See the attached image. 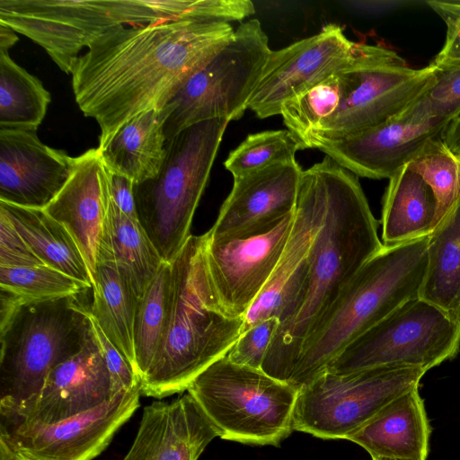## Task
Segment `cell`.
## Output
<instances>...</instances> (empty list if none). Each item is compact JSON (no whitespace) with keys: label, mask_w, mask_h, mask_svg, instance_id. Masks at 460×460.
<instances>
[{"label":"cell","mask_w":460,"mask_h":460,"mask_svg":"<svg viewBox=\"0 0 460 460\" xmlns=\"http://www.w3.org/2000/svg\"><path fill=\"white\" fill-rule=\"evenodd\" d=\"M254 13L249 0H195L178 17L120 26L92 43L70 74L76 104L99 125V146L129 119L165 106L232 39L229 22Z\"/></svg>","instance_id":"cell-1"},{"label":"cell","mask_w":460,"mask_h":460,"mask_svg":"<svg viewBox=\"0 0 460 460\" xmlns=\"http://www.w3.org/2000/svg\"><path fill=\"white\" fill-rule=\"evenodd\" d=\"M326 208L312 244L302 297L279 323L261 370L288 384L301 348L360 268L384 244L358 176L325 155Z\"/></svg>","instance_id":"cell-2"},{"label":"cell","mask_w":460,"mask_h":460,"mask_svg":"<svg viewBox=\"0 0 460 460\" xmlns=\"http://www.w3.org/2000/svg\"><path fill=\"white\" fill-rule=\"evenodd\" d=\"M207 233L190 235L171 264L170 314L163 343L141 379V395L164 398L225 357L242 334L244 317L223 307L206 259Z\"/></svg>","instance_id":"cell-3"},{"label":"cell","mask_w":460,"mask_h":460,"mask_svg":"<svg viewBox=\"0 0 460 460\" xmlns=\"http://www.w3.org/2000/svg\"><path fill=\"white\" fill-rule=\"evenodd\" d=\"M428 238L384 245L360 268L305 339L288 385L299 390L311 383L355 339L419 297Z\"/></svg>","instance_id":"cell-4"},{"label":"cell","mask_w":460,"mask_h":460,"mask_svg":"<svg viewBox=\"0 0 460 460\" xmlns=\"http://www.w3.org/2000/svg\"><path fill=\"white\" fill-rule=\"evenodd\" d=\"M90 314L73 295L24 303L0 327V419L22 411L49 374L82 349Z\"/></svg>","instance_id":"cell-5"},{"label":"cell","mask_w":460,"mask_h":460,"mask_svg":"<svg viewBox=\"0 0 460 460\" xmlns=\"http://www.w3.org/2000/svg\"><path fill=\"white\" fill-rule=\"evenodd\" d=\"M229 120L194 124L166 142L158 173L134 184L138 221L163 261L171 263L190 234L196 208Z\"/></svg>","instance_id":"cell-6"},{"label":"cell","mask_w":460,"mask_h":460,"mask_svg":"<svg viewBox=\"0 0 460 460\" xmlns=\"http://www.w3.org/2000/svg\"><path fill=\"white\" fill-rule=\"evenodd\" d=\"M195 0H0V22L45 49L70 74L84 48L120 26L178 17Z\"/></svg>","instance_id":"cell-7"},{"label":"cell","mask_w":460,"mask_h":460,"mask_svg":"<svg viewBox=\"0 0 460 460\" xmlns=\"http://www.w3.org/2000/svg\"><path fill=\"white\" fill-rule=\"evenodd\" d=\"M186 391L223 439L278 446L294 430L299 390L226 356L197 376Z\"/></svg>","instance_id":"cell-8"},{"label":"cell","mask_w":460,"mask_h":460,"mask_svg":"<svg viewBox=\"0 0 460 460\" xmlns=\"http://www.w3.org/2000/svg\"><path fill=\"white\" fill-rule=\"evenodd\" d=\"M341 100L337 110L311 135L338 139L394 119L435 81L431 64L413 69L393 50L355 43L348 63L337 72Z\"/></svg>","instance_id":"cell-9"},{"label":"cell","mask_w":460,"mask_h":460,"mask_svg":"<svg viewBox=\"0 0 460 460\" xmlns=\"http://www.w3.org/2000/svg\"><path fill=\"white\" fill-rule=\"evenodd\" d=\"M271 49L258 19L242 22L232 39L177 91L168 104L166 140L201 121L240 119Z\"/></svg>","instance_id":"cell-10"},{"label":"cell","mask_w":460,"mask_h":460,"mask_svg":"<svg viewBox=\"0 0 460 460\" xmlns=\"http://www.w3.org/2000/svg\"><path fill=\"white\" fill-rule=\"evenodd\" d=\"M426 372L392 366L324 371L299 389L293 429L323 439H348L390 402L418 388Z\"/></svg>","instance_id":"cell-11"},{"label":"cell","mask_w":460,"mask_h":460,"mask_svg":"<svg viewBox=\"0 0 460 460\" xmlns=\"http://www.w3.org/2000/svg\"><path fill=\"white\" fill-rule=\"evenodd\" d=\"M460 349V323L443 310L412 298L350 342L326 371L346 374L392 366L429 369Z\"/></svg>","instance_id":"cell-12"},{"label":"cell","mask_w":460,"mask_h":460,"mask_svg":"<svg viewBox=\"0 0 460 460\" xmlns=\"http://www.w3.org/2000/svg\"><path fill=\"white\" fill-rule=\"evenodd\" d=\"M325 163L302 172L292 229L267 285L244 316L242 333L269 318L286 321L296 308L305 288L313 242L326 208Z\"/></svg>","instance_id":"cell-13"},{"label":"cell","mask_w":460,"mask_h":460,"mask_svg":"<svg viewBox=\"0 0 460 460\" xmlns=\"http://www.w3.org/2000/svg\"><path fill=\"white\" fill-rule=\"evenodd\" d=\"M140 388L50 425H0V440L31 460H93L138 409Z\"/></svg>","instance_id":"cell-14"},{"label":"cell","mask_w":460,"mask_h":460,"mask_svg":"<svg viewBox=\"0 0 460 460\" xmlns=\"http://www.w3.org/2000/svg\"><path fill=\"white\" fill-rule=\"evenodd\" d=\"M354 46L341 26L329 23L313 36L271 50L247 109L260 119L280 115L288 101L340 71Z\"/></svg>","instance_id":"cell-15"},{"label":"cell","mask_w":460,"mask_h":460,"mask_svg":"<svg viewBox=\"0 0 460 460\" xmlns=\"http://www.w3.org/2000/svg\"><path fill=\"white\" fill-rule=\"evenodd\" d=\"M449 120L405 110L400 117L338 139H318V148L358 177L390 179L431 138H442Z\"/></svg>","instance_id":"cell-16"},{"label":"cell","mask_w":460,"mask_h":460,"mask_svg":"<svg viewBox=\"0 0 460 460\" xmlns=\"http://www.w3.org/2000/svg\"><path fill=\"white\" fill-rule=\"evenodd\" d=\"M294 214L261 235L212 239L207 232L208 273L229 314L244 317L267 285L288 243Z\"/></svg>","instance_id":"cell-17"},{"label":"cell","mask_w":460,"mask_h":460,"mask_svg":"<svg viewBox=\"0 0 460 460\" xmlns=\"http://www.w3.org/2000/svg\"><path fill=\"white\" fill-rule=\"evenodd\" d=\"M302 172L293 161L234 178L233 188L208 231L209 237L245 238L276 227L295 212Z\"/></svg>","instance_id":"cell-18"},{"label":"cell","mask_w":460,"mask_h":460,"mask_svg":"<svg viewBox=\"0 0 460 460\" xmlns=\"http://www.w3.org/2000/svg\"><path fill=\"white\" fill-rule=\"evenodd\" d=\"M113 396L105 358L92 325L82 349L49 374L40 393L22 411L0 419V425H50L90 411Z\"/></svg>","instance_id":"cell-19"},{"label":"cell","mask_w":460,"mask_h":460,"mask_svg":"<svg viewBox=\"0 0 460 460\" xmlns=\"http://www.w3.org/2000/svg\"><path fill=\"white\" fill-rule=\"evenodd\" d=\"M74 157L43 144L37 128H0V200L45 208L60 192Z\"/></svg>","instance_id":"cell-20"},{"label":"cell","mask_w":460,"mask_h":460,"mask_svg":"<svg viewBox=\"0 0 460 460\" xmlns=\"http://www.w3.org/2000/svg\"><path fill=\"white\" fill-rule=\"evenodd\" d=\"M109 194V170L98 147L74 157L72 173L44 210L63 225L77 243L93 287Z\"/></svg>","instance_id":"cell-21"},{"label":"cell","mask_w":460,"mask_h":460,"mask_svg":"<svg viewBox=\"0 0 460 460\" xmlns=\"http://www.w3.org/2000/svg\"><path fill=\"white\" fill-rule=\"evenodd\" d=\"M218 433L190 394L144 408L135 439L122 460H198Z\"/></svg>","instance_id":"cell-22"},{"label":"cell","mask_w":460,"mask_h":460,"mask_svg":"<svg viewBox=\"0 0 460 460\" xmlns=\"http://www.w3.org/2000/svg\"><path fill=\"white\" fill-rule=\"evenodd\" d=\"M418 388L390 402L348 440L372 459L426 460L430 427Z\"/></svg>","instance_id":"cell-23"},{"label":"cell","mask_w":460,"mask_h":460,"mask_svg":"<svg viewBox=\"0 0 460 460\" xmlns=\"http://www.w3.org/2000/svg\"><path fill=\"white\" fill-rule=\"evenodd\" d=\"M172 111L161 109L142 112L127 120L98 148L107 169L137 184L154 178L165 157L164 123Z\"/></svg>","instance_id":"cell-24"},{"label":"cell","mask_w":460,"mask_h":460,"mask_svg":"<svg viewBox=\"0 0 460 460\" xmlns=\"http://www.w3.org/2000/svg\"><path fill=\"white\" fill-rule=\"evenodd\" d=\"M434 192L408 165L389 179L382 210V241L394 245L429 235L436 226Z\"/></svg>","instance_id":"cell-25"},{"label":"cell","mask_w":460,"mask_h":460,"mask_svg":"<svg viewBox=\"0 0 460 460\" xmlns=\"http://www.w3.org/2000/svg\"><path fill=\"white\" fill-rule=\"evenodd\" d=\"M0 210L45 265L93 288L86 262L75 239L44 208H26L0 200Z\"/></svg>","instance_id":"cell-26"},{"label":"cell","mask_w":460,"mask_h":460,"mask_svg":"<svg viewBox=\"0 0 460 460\" xmlns=\"http://www.w3.org/2000/svg\"><path fill=\"white\" fill-rule=\"evenodd\" d=\"M99 257L113 260L126 274L138 298L164 262L138 219L122 213L109 194Z\"/></svg>","instance_id":"cell-27"},{"label":"cell","mask_w":460,"mask_h":460,"mask_svg":"<svg viewBox=\"0 0 460 460\" xmlns=\"http://www.w3.org/2000/svg\"><path fill=\"white\" fill-rule=\"evenodd\" d=\"M427 255L419 297L460 323V199L429 235Z\"/></svg>","instance_id":"cell-28"},{"label":"cell","mask_w":460,"mask_h":460,"mask_svg":"<svg viewBox=\"0 0 460 460\" xmlns=\"http://www.w3.org/2000/svg\"><path fill=\"white\" fill-rule=\"evenodd\" d=\"M92 290L91 314L134 368L133 330L139 298L131 283L113 260L99 257Z\"/></svg>","instance_id":"cell-29"},{"label":"cell","mask_w":460,"mask_h":460,"mask_svg":"<svg viewBox=\"0 0 460 460\" xmlns=\"http://www.w3.org/2000/svg\"><path fill=\"white\" fill-rule=\"evenodd\" d=\"M50 102L38 77L0 52V128H37Z\"/></svg>","instance_id":"cell-30"},{"label":"cell","mask_w":460,"mask_h":460,"mask_svg":"<svg viewBox=\"0 0 460 460\" xmlns=\"http://www.w3.org/2000/svg\"><path fill=\"white\" fill-rule=\"evenodd\" d=\"M170 288L171 264L164 262L137 302L133 341L134 369L139 381L153 363L167 330Z\"/></svg>","instance_id":"cell-31"},{"label":"cell","mask_w":460,"mask_h":460,"mask_svg":"<svg viewBox=\"0 0 460 460\" xmlns=\"http://www.w3.org/2000/svg\"><path fill=\"white\" fill-rule=\"evenodd\" d=\"M407 165L434 192L438 203L437 226L460 199V155L453 153L442 138H431Z\"/></svg>","instance_id":"cell-32"},{"label":"cell","mask_w":460,"mask_h":460,"mask_svg":"<svg viewBox=\"0 0 460 460\" xmlns=\"http://www.w3.org/2000/svg\"><path fill=\"white\" fill-rule=\"evenodd\" d=\"M304 144L288 129L266 130L250 134L224 163L234 178L241 177L276 164L296 161Z\"/></svg>","instance_id":"cell-33"},{"label":"cell","mask_w":460,"mask_h":460,"mask_svg":"<svg viewBox=\"0 0 460 460\" xmlns=\"http://www.w3.org/2000/svg\"><path fill=\"white\" fill-rule=\"evenodd\" d=\"M340 100L336 73L288 101L280 115L287 129L307 148L311 135L337 110Z\"/></svg>","instance_id":"cell-34"},{"label":"cell","mask_w":460,"mask_h":460,"mask_svg":"<svg viewBox=\"0 0 460 460\" xmlns=\"http://www.w3.org/2000/svg\"><path fill=\"white\" fill-rule=\"evenodd\" d=\"M0 288L23 303L79 295L92 289L86 284L45 264L31 267H1Z\"/></svg>","instance_id":"cell-35"},{"label":"cell","mask_w":460,"mask_h":460,"mask_svg":"<svg viewBox=\"0 0 460 460\" xmlns=\"http://www.w3.org/2000/svg\"><path fill=\"white\" fill-rule=\"evenodd\" d=\"M435 81L407 109L451 122L460 112V61L434 65Z\"/></svg>","instance_id":"cell-36"},{"label":"cell","mask_w":460,"mask_h":460,"mask_svg":"<svg viewBox=\"0 0 460 460\" xmlns=\"http://www.w3.org/2000/svg\"><path fill=\"white\" fill-rule=\"evenodd\" d=\"M279 323L277 318H269L250 327L240 335L226 357L234 364L261 369Z\"/></svg>","instance_id":"cell-37"},{"label":"cell","mask_w":460,"mask_h":460,"mask_svg":"<svg viewBox=\"0 0 460 460\" xmlns=\"http://www.w3.org/2000/svg\"><path fill=\"white\" fill-rule=\"evenodd\" d=\"M90 316L110 373L112 394L115 395L121 391H129L141 386L138 376L131 364L105 336L93 315L90 314Z\"/></svg>","instance_id":"cell-38"},{"label":"cell","mask_w":460,"mask_h":460,"mask_svg":"<svg viewBox=\"0 0 460 460\" xmlns=\"http://www.w3.org/2000/svg\"><path fill=\"white\" fill-rule=\"evenodd\" d=\"M44 264L0 210V266L31 267Z\"/></svg>","instance_id":"cell-39"},{"label":"cell","mask_w":460,"mask_h":460,"mask_svg":"<svg viewBox=\"0 0 460 460\" xmlns=\"http://www.w3.org/2000/svg\"><path fill=\"white\" fill-rule=\"evenodd\" d=\"M427 4L447 26L444 46L431 63L443 65L460 61V1H428Z\"/></svg>","instance_id":"cell-40"},{"label":"cell","mask_w":460,"mask_h":460,"mask_svg":"<svg viewBox=\"0 0 460 460\" xmlns=\"http://www.w3.org/2000/svg\"><path fill=\"white\" fill-rule=\"evenodd\" d=\"M110 195L113 203L126 216L138 219L134 198V182L109 171Z\"/></svg>","instance_id":"cell-41"},{"label":"cell","mask_w":460,"mask_h":460,"mask_svg":"<svg viewBox=\"0 0 460 460\" xmlns=\"http://www.w3.org/2000/svg\"><path fill=\"white\" fill-rule=\"evenodd\" d=\"M442 139L453 153L460 155V112L447 125Z\"/></svg>","instance_id":"cell-42"},{"label":"cell","mask_w":460,"mask_h":460,"mask_svg":"<svg viewBox=\"0 0 460 460\" xmlns=\"http://www.w3.org/2000/svg\"><path fill=\"white\" fill-rule=\"evenodd\" d=\"M17 41L16 32L9 26L0 22V52H8Z\"/></svg>","instance_id":"cell-43"},{"label":"cell","mask_w":460,"mask_h":460,"mask_svg":"<svg viewBox=\"0 0 460 460\" xmlns=\"http://www.w3.org/2000/svg\"><path fill=\"white\" fill-rule=\"evenodd\" d=\"M372 460H390V459H372Z\"/></svg>","instance_id":"cell-44"}]
</instances>
